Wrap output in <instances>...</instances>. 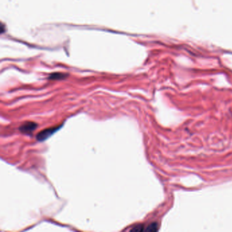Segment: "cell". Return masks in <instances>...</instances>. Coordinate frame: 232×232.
<instances>
[{"mask_svg":"<svg viewBox=\"0 0 232 232\" xmlns=\"http://www.w3.org/2000/svg\"><path fill=\"white\" fill-rule=\"evenodd\" d=\"M59 129V127H52V128H47L44 130L40 131V133L37 135V139L39 141H43L46 139L48 137L50 136L51 135L53 134L57 129Z\"/></svg>","mask_w":232,"mask_h":232,"instance_id":"cell-1","label":"cell"},{"mask_svg":"<svg viewBox=\"0 0 232 232\" xmlns=\"http://www.w3.org/2000/svg\"><path fill=\"white\" fill-rule=\"evenodd\" d=\"M38 125L34 122H26L19 127V130L24 133H29L34 131Z\"/></svg>","mask_w":232,"mask_h":232,"instance_id":"cell-2","label":"cell"},{"mask_svg":"<svg viewBox=\"0 0 232 232\" xmlns=\"http://www.w3.org/2000/svg\"><path fill=\"white\" fill-rule=\"evenodd\" d=\"M65 77V75L61 73H55L50 75V79H62Z\"/></svg>","mask_w":232,"mask_h":232,"instance_id":"cell-3","label":"cell"},{"mask_svg":"<svg viewBox=\"0 0 232 232\" xmlns=\"http://www.w3.org/2000/svg\"><path fill=\"white\" fill-rule=\"evenodd\" d=\"M146 231H155L157 230V223H152V224L149 225L148 227L146 229Z\"/></svg>","mask_w":232,"mask_h":232,"instance_id":"cell-4","label":"cell"},{"mask_svg":"<svg viewBox=\"0 0 232 232\" xmlns=\"http://www.w3.org/2000/svg\"><path fill=\"white\" fill-rule=\"evenodd\" d=\"M131 231H143V226L142 225H137L133 227V229H131Z\"/></svg>","mask_w":232,"mask_h":232,"instance_id":"cell-5","label":"cell"}]
</instances>
